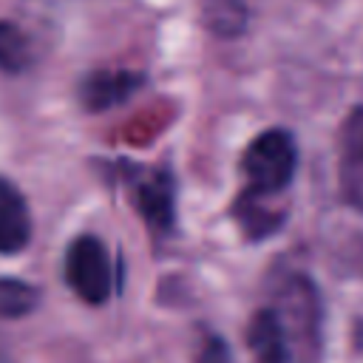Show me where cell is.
<instances>
[{
    "instance_id": "cell-1",
    "label": "cell",
    "mask_w": 363,
    "mask_h": 363,
    "mask_svg": "<svg viewBox=\"0 0 363 363\" xmlns=\"http://www.w3.org/2000/svg\"><path fill=\"white\" fill-rule=\"evenodd\" d=\"M298 150L286 130H267L250 142L244 150V176L250 184V193L272 196L284 190L295 173Z\"/></svg>"
},
{
    "instance_id": "cell-2",
    "label": "cell",
    "mask_w": 363,
    "mask_h": 363,
    "mask_svg": "<svg viewBox=\"0 0 363 363\" xmlns=\"http://www.w3.org/2000/svg\"><path fill=\"white\" fill-rule=\"evenodd\" d=\"M65 281L85 303H105L113 292V267L105 244L94 235H79L65 252Z\"/></svg>"
},
{
    "instance_id": "cell-3",
    "label": "cell",
    "mask_w": 363,
    "mask_h": 363,
    "mask_svg": "<svg viewBox=\"0 0 363 363\" xmlns=\"http://www.w3.org/2000/svg\"><path fill=\"white\" fill-rule=\"evenodd\" d=\"M133 201L139 207V213L145 216V221L156 230L164 233L173 224V213H176V184L170 179V173L164 170H150L133 179Z\"/></svg>"
},
{
    "instance_id": "cell-4",
    "label": "cell",
    "mask_w": 363,
    "mask_h": 363,
    "mask_svg": "<svg viewBox=\"0 0 363 363\" xmlns=\"http://www.w3.org/2000/svg\"><path fill=\"white\" fill-rule=\"evenodd\" d=\"M31 238V216L23 193L9 182L0 179V252L11 255L20 252Z\"/></svg>"
},
{
    "instance_id": "cell-5",
    "label": "cell",
    "mask_w": 363,
    "mask_h": 363,
    "mask_svg": "<svg viewBox=\"0 0 363 363\" xmlns=\"http://www.w3.org/2000/svg\"><path fill=\"white\" fill-rule=\"evenodd\" d=\"M340 187L346 199L363 210V108L354 111L340 139Z\"/></svg>"
},
{
    "instance_id": "cell-6",
    "label": "cell",
    "mask_w": 363,
    "mask_h": 363,
    "mask_svg": "<svg viewBox=\"0 0 363 363\" xmlns=\"http://www.w3.org/2000/svg\"><path fill=\"white\" fill-rule=\"evenodd\" d=\"M247 343L258 363H289V335L275 309H261L250 320Z\"/></svg>"
},
{
    "instance_id": "cell-7",
    "label": "cell",
    "mask_w": 363,
    "mask_h": 363,
    "mask_svg": "<svg viewBox=\"0 0 363 363\" xmlns=\"http://www.w3.org/2000/svg\"><path fill=\"white\" fill-rule=\"evenodd\" d=\"M139 88V77L130 71H96L85 77L79 96L88 111H105L111 105L125 102Z\"/></svg>"
},
{
    "instance_id": "cell-8",
    "label": "cell",
    "mask_w": 363,
    "mask_h": 363,
    "mask_svg": "<svg viewBox=\"0 0 363 363\" xmlns=\"http://www.w3.org/2000/svg\"><path fill=\"white\" fill-rule=\"evenodd\" d=\"M40 303V289L17 281V278H0V318H23L34 312Z\"/></svg>"
},
{
    "instance_id": "cell-9",
    "label": "cell",
    "mask_w": 363,
    "mask_h": 363,
    "mask_svg": "<svg viewBox=\"0 0 363 363\" xmlns=\"http://www.w3.org/2000/svg\"><path fill=\"white\" fill-rule=\"evenodd\" d=\"M28 60H31V48L23 28L9 20H0V71L17 74L28 65Z\"/></svg>"
},
{
    "instance_id": "cell-10",
    "label": "cell",
    "mask_w": 363,
    "mask_h": 363,
    "mask_svg": "<svg viewBox=\"0 0 363 363\" xmlns=\"http://www.w3.org/2000/svg\"><path fill=\"white\" fill-rule=\"evenodd\" d=\"M199 363H230V349L221 337H207L201 352H199Z\"/></svg>"
}]
</instances>
